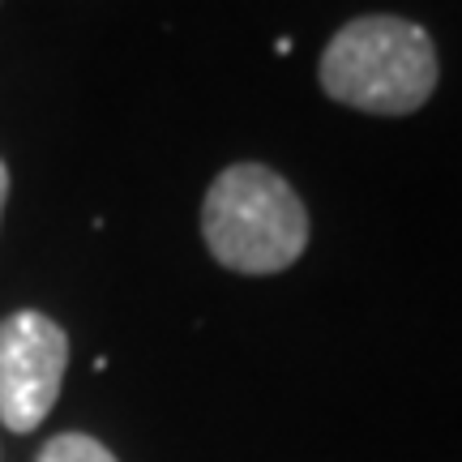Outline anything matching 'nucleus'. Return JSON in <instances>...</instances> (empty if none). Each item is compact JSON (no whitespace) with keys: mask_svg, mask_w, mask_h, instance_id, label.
<instances>
[{"mask_svg":"<svg viewBox=\"0 0 462 462\" xmlns=\"http://www.w3.org/2000/svg\"><path fill=\"white\" fill-rule=\"evenodd\" d=\"M39 462H116V454L86 432H65V437H51L43 446Z\"/></svg>","mask_w":462,"mask_h":462,"instance_id":"20e7f679","label":"nucleus"},{"mask_svg":"<svg viewBox=\"0 0 462 462\" xmlns=\"http://www.w3.org/2000/svg\"><path fill=\"white\" fill-rule=\"evenodd\" d=\"M201 236L236 274H279L309 248V210L279 171L236 163L218 171L201 201Z\"/></svg>","mask_w":462,"mask_h":462,"instance_id":"f03ea898","label":"nucleus"},{"mask_svg":"<svg viewBox=\"0 0 462 462\" xmlns=\"http://www.w3.org/2000/svg\"><path fill=\"white\" fill-rule=\"evenodd\" d=\"M321 90L343 107L373 116H411L437 90V48L424 26L394 14H368L334 34L321 65Z\"/></svg>","mask_w":462,"mask_h":462,"instance_id":"f257e3e1","label":"nucleus"},{"mask_svg":"<svg viewBox=\"0 0 462 462\" xmlns=\"http://www.w3.org/2000/svg\"><path fill=\"white\" fill-rule=\"evenodd\" d=\"M5 201H9V167L0 159V215H5Z\"/></svg>","mask_w":462,"mask_h":462,"instance_id":"39448f33","label":"nucleus"},{"mask_svg":"<svg viewBox=\"0 0 462 462\" xmlns=\"http://www.w3.org/2000/svg\"><path fill=\"white\" fill-rule=\"evenodd\" d=\"M69 368V334L48 313H22L0 321V424L9 432L39 429L60 398Z\"/></svg>","mask_w":462,"mask_h":462,"instance_id":"7ed1b4c3","label":"nucleus"}]
</instances>
